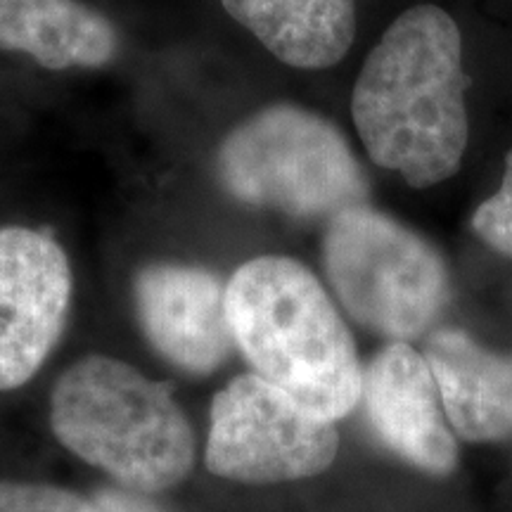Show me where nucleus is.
Returning <instances> with one entry per match:
<instances>
[{"instance_id":"obj_1","label":"nucleus","mask_w":512,"mask_h":512,"mask_svg":"<svg viewBox=\"0 0 512 512\" xmlns=\"http://www.w3.org/2000/svg\"><path fill=\"white\" fill-rule=\"evenodd\" d=\"M463 38L437 5H415L392 22L358 74L351 114L370 159L411 188L458 171L470 138Z\"/></svg>"},{"instance_id":"obj_2","label":"nucleus","mask_w":512,"mask_h":512,"mask_svg":"<svg viewBox=\"0 0 512 512\" xmlns=\"http://www.w3.org/2000/svg\"><path fill=\"white\" fill-rule=\"evenodd\" d=\"M235 347L256 375L337 422L361 401L363 368L330 294L302 261L256 256L226 283Z\"/></svg>"},{"instance_id":"obj_3","label":"nucleus","mask_w":512,"mask_h":512,"mask_svg":"<svg viewBox=\"0 0 512 512\" xmlns=\"http://www.w3.org/2000/svg\"><path fill=\"white\" fill-rule=\"evenodd\" d=\"M50 427L76 458L140 494L174 489L195 465V432L174 396L112 356L64 370L50 394Z\"/></svg>"},{"instance_id":"obj_4","label":"nucleus","mask_w":512,"mask_h":512,"mask_svg":"<svg viewBox=\"0 0 512 512\" xmlns=\"http://www.w3.org/2000/svg\"><path fill=\"white\" fill-rule=\"evenodd\" d=\"M226 192L290 219H335L363 207L366 171L335 124L297 105H271L228 133L216 155Z\"/></svg>"},{"instance_id":"obj_5","label":"nucleus","mask_w":512,"mask_h":512,"mask_svg":"<svg viewBox=\"0 0 512 512\" xmlns=\"http://www.w3.org/2000/svg\"><path fill=\"white\" fill-rule=\"evenodd\" d=\"M323 261L349 316L392 342L425 335L448 304L451 283L437 249L368 204L328 221Z\"/></svg>"},{"instance_id":"obj_6","label":"nucleus","mask_w":512,"mask_h":512,"mask_svg":"<svg viewBox=\"0 0 512 512\" xmlns=\"http://www.w3.org/2000/svg\"><path fill=\"white\" fill-rule=\"evenodd\" d=\"M335 422L306 411L290 394L247 373L211 403L204 463L211 475L240 484H283L316 477L335 463Z\"/></svg>"},{"instance_id":"obj_7","label":"nucleus","mask_w":512,"mask_h":512,"mask_svg":"<svg viewBox=\"0 0 512 512\" xmlns=\"http://www.w3.org/2000/svg\"><path fill=\"white\" fill-rule=\"evenodd\" d=\"M72 292V266L48 233L0 228V392L27 384L53 354Z\"/></svg>"},{"instance_id":"obj_8","label":"nucleus","mask_w":512,"mask_h":512,"mask_svg":"<svg viewBox=\"0 0 512 512\" xmlns=\"http://www.w3.org/2000/svg\"><path fill=\"white\" fill-rule=\"evenodd\" d=\"M136 311L147 342L188 375H211L226 366L235 337L226 285L188 264H152L136 275Z\"/></svg>"},{"instance_id":"obj_9","label":"nucleus","mask_w":512,"mask_h":512,"mask_svg":"<svg viewBox=\"0 0 512 512\" xmlns=\"http://www.w3.org/2000/svg\"><path fill=\"white\" fill-rule=\"evenodd\" d=\"M361 403L368 425L389 451L427 475L446 477L458 465L439 384L408 342H389L363 370Z\"/></svg>"},{"instance_id":"obj_10","label":"nucleus","mask_w":512,"mask_h":512,"mask_svg":"<svg viewBox=\"0 0 512 512\" xmlns=\"http://www.w3.org/2000/svg\"><path fill=\"white\" fill-rule=\"evenodd\" d=\"M448 422L477 444L512 437V356L486 351L463 330L444 328L425 347Z\"/></svg>"},{"instance_id":"obj_11","label":"nucleus","mask_w":512,"mask_h":512,"mask_svg":"<svg viewBox=\"0 0 512 512\" xmlns=\"http://www.w3.org/2000/svg\"><path fill=\"white\" fill-rule=\"evenodd\" d=\"M117 46L110 19L79 0H0V50L46 69L102 67Z\"/></svg>"},{"instance_id":"obj_12","label":"nucleus","mask_w":512,"mask_h":512,"mask_svg":"<svg viewBox=\"0 0 512 512\" xmlns=\"http://www.w3.org/2000/svg\"><path fill=\"white\" fill-rule=\"evenodd\" d=\"M221 5L280 62L297 69L332 67L356 36L354 0H221Z\"/></svg>"},{"instance_id":"obj_13","label":"nucleus","mask_w":512,"mask_h":512,"mask_svg":"<svg viewBox=\"0 0 512 512\" xmlns=\"http://www.w3.org/2000/svg\"><path fill=\"white\" fill-rule=\"evenodd\" d=\"M0 512H100V508L62 486L0 479Z\"/></svg>"},{"instance_id":"obj_14","label":"nucleus","mask_w":512,"mask_h":512,"mask_svg":"<svg viewBox=\"0 0 512 512\" xmlns=\"http://www.w3.org/2000/svg\"><path fill=\"white\" fill-rule=\"evenodd\" d=\"M477 238L498 254L512 256V150L505 157V174L496 195L479 204L472 216Z\"/></svg>"},{"instance_id":"obj_15","label":"nucleus","mask_w":512,"mask_h":512,"mask_svg":"<svg viewBox=\"0 0 512 512\" xmlns=\"http://www.w3.org/2000/svg\"><path fill=\"white\" fill-rule=\"evenodd\" d=\"M100 512H166L157 501L126 486H107L93 496Z\"/></svg>"}]
</instances>
